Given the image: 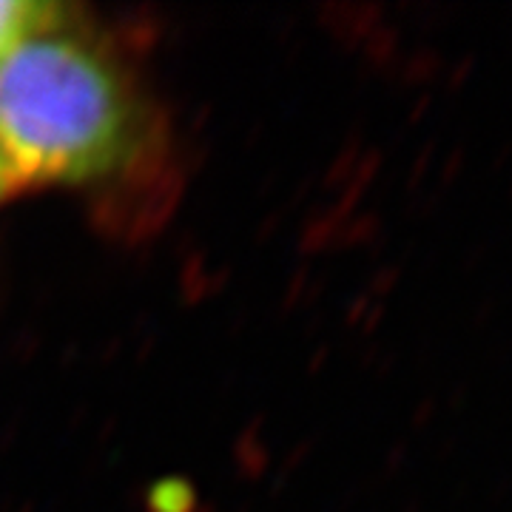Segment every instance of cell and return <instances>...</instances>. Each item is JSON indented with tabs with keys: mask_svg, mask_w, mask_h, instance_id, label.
Masks as SVG:
<instances>
[{
	"mask_svg": "<svg viewBox=\"0 0 512 512\" xmlns=\"http://www.w3.org/2000/svg\"><path fill=\"white\" fill-rule=\"evenodd\" d=\"M473 66H476V57H464L456 66V72H453V86H461L473 74Z\"/></svg>",
	"mask_w": 512,
	"mask_h": 512,
	"instance_id": "cell-4",
	"label": "cell"
},
{
	"mask_svg": "<svg viewBox=\"0 0 512 512\" xmlns=\"http://www.w3.org/2000/svg\"><path fill=\"white\" fill-rule=\"evenodd\" d=\"M461 151H456L453 157H450V165H447V177H453V174H458V168H461Z\"/></svg>",
	"mask_w": 512,
	"mask_h": 512,
	"instance_id": "cell-7",
	"label": "cell"
},
{
	"mask_svg": "<svg viewBox=\"0 0 512 512\" xmlns=\"http://www.w3.org/2000/svg\"><path fill=\"white\" fill-rule=\"evenodd\" d=\"M510 200H512V183H510Z\"/></svg>",
	"mask_w": 512,
	"mask_h": 512,
	"instance_id": "cell-9",
	"label": "cell"
},
{
	"mask_svg": "<svg viewBox=\"0 0 512 512\" xmlns=\"http://www.w3.org/2000/svg\"><path fill=\"white\" fill-rule=\"evenodd\" d=\"M510 160H512V140H507L504 146H501V148H498V151H495L493 168H495V171H498V168H504V165L510 163Z\"/></svg>",
	"mask_w": 512,
	"mask_h": 512,
	"instance_id": "cell-5",
	"label": "cell"
},
{
	"mask_svg": "<svg viewBox=\"0 0 512 512\" xmlns=\"http://www.w3.org/2000/svg\"><path fill=\"white\" fill-rule=\"evenodd\" d=\"M490 313H493V302H484V308L476 313V322L478 325H484L487 319H490Z\"/></svg>",
	"mask_w": 512,
	"mask_h": 512,
	"instance_id": "cell-8",
	"label": "cell"
},
{
	"mask_svg": "<svg viewBox=\"0 0 512 512\" xmlns=\"http://www.w3.org/2000/svg\"><path fill=\"white\" fill-rule=\"evenodd\" d=\"M52 3L35 0H0V60L9 55L26 37L46 32L55 18Z\"/></svg>",
	"mask_w": 512,
	"mask_h": 512,
	"instance_id": "cell-2",
	"label": "cell"
},
{
	"mask_svg": "<svg viewBox=\"0 0 512 512\" xmlns=\"http://www.w3.org/2000/svg\"><path fill=\"white\" fill-rule=\"evenodd\" d=\"M0 140L18 183H86L123 160L131 111L100 57L37 32L0 60Z\"/></svg>",
	"mask_w": 512,
	"mask_h": 512,
	"instance_id": "cell-1",
	"label": "cell"
},
{
	"mask_svg": "<svg viewBox=\"0 0 512 512\" xmlns=\"http://www.w3.org/2000/svg\"><path fill=\"white\" fill-rule=\"evenodd\" d=\"M15 185H18V174H15L12 160H9V154H6V148H3V140H0V200H3Z\"/></svg>",
	"mask_w": 512,
	"mask_h": 512,
	"instance_id": "cell-3",
	"label": "cell"
},
{
	"mask_svg": "<svg viewBox=\"0 0 512 512\" xmlns=\"http://www.w3.org/2000/svg\"><path fill=\"white\" fill-rule=\"evenodd\" d=\"M510 490H512V478H501V484L495 487L493 501H504V498L510 495Z\"/></svg>",
	"mask_w": 512,
	"mask_h": 512,
	"instance_id": "cell-6",
	"label": "cell"
}]
</instances>
